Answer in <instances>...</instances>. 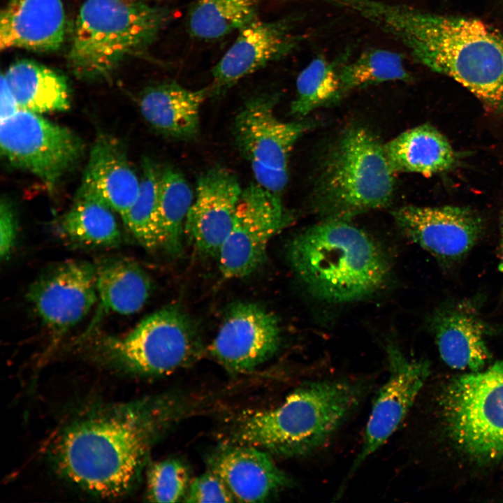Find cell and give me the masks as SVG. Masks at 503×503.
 <instances>
[{
    "instance_id": "cell-26",
    "label": "cell",
    "mask_w": 503,
    "mask_h": 503,
    "mask_svg": "<svg viewBox=\"0 0 503 503\" xmlns=\"http://www.w3.org/2000/svg\"><path fill=\"white\" fill-rule=\"evenodd\" d=\"M114 210L101 198L78 191L71 208L59 222L64 238L81 246L112 247L122 242Z\"/></svg>"
},
{
    "instance_id": "cell-31",
    "label": "cell",
    "mask_w": 503,
    "mask_h": 503,
    "mask_svg": "<svg viewBox=\"0 0 503 503\" xmlns=\"http://www.w3.org/2000/svg\"><path fill=\"white\" fill-rule=\"evenodd\" d=\"M344 59L330 61L317 55L298 74L292 114L304 117L316 108L340 99L339 68Z\"/></svg>"
},
{
    "instance_id": "cell-23",
    "label": "cell",
    "mask_w": 503,
    "mask_h": 503,
    "mask_svg": "<svg viewBox=\"0 0 503 503\" xmlns=\"http://www.w3.org/2000/svg\"><path fill=\"white\" fill-rule=\"evenodd\" d=\"M94 265L99 306L93 324L102 313L130 315L143 307L152 284L138 263L125 257L107 256L99 259Z\"/></svg>"
},
{
    "instance_id": "cell-28",
    "label": "cell",
    "mask_w": 503,
    "mask_h": 503,
    "mask_svg": "<svg viewBox=\"0 0 503 503\" xmlns=\"http://www.w3.org/2000/svg\"><path fill=\"white\" fill-rule=\"evenodd\" d=\"M194 195L189 182L176 168L166 166L161 170L158 217L161 247L172 256L183 248L184 225Z\"/></svg>"
},
{
    "instance_id": "cell-3",
    "label": "cell",
    "mask_w": 503,
    "mask_h": 503,
    "mask_svg": "<svg viewBox=\"0 0 503 503\" xmlns=\"http://www.w3.org/2000/svg\"><path fill=\"white\" fill-rule=\"evenodd\" d=\"M370 387L369 381L358 379L307 382L274 408L245 411L234 417L224 442L254 446L272 456L309 455L330 440Z\"/></svg>"
},
{
    "instance_id": "cell-21",
    "label": "cell",
    "mask_w": 503,
    "mask_h": 503,
    "mask_svg": "<svg viewBox=\"0 0 503 503\" xmlns=\"http://www.w3.org/2000/svg\"><path fill=\"white\" fill-rule=\"evenodd\" d=\"M140 182L121 143L110 135H99L78 191L101 198L123 219L138 196Z\"/></svg>"
},
{
    "instance_id": "cell-25",
    "label": "cell",
    "mask_w": 503,
    "mask_h": 503,
    "mask_svg": "<svg viewBox=\"0 0 503 503\" xmlns=\"http://www.w3.org/2000/svg\"><path fill=\"white\" fill-rule=\"evenodd\" d=\"M2 75L20 110L41 114L66 111L71 106L66 79L43 64L19 61Z\"/></svg>"
},
{
    "instance_id": "cell-36",
    "label": "cell",
    "mask_w": 503,
    "mask_h": 503,
    "mask_svg": "<svg viewBox=\"0 0 503 503\" xmlns=\"http://www.w3.org/2000/svg\"><path fill=\"white\" fill-rule=\"evenodd\" d=\"M500 268L503 273V213L500 219V238L498 247Z\"/></svg>"
},
{
    "instance_id": "cell-19",
    "label": "cell",
    "mask_w": 503,
    "mask_h": 503,
    "mask_svg": "<svg viewBox=\"0 0 503 503\" xmlns=\"http://www.w3.org/2000/svg\"><path fill=\"white\" fill-rule=\"evenodd\" d=\"M272 457L254 446L224 442L208 458V469L224 481L235 501L262 502L293 486Z\"/></svg>"
},
{
    "instance_id": "cell-20",
    "label": "cell",
    "mask_w": 503,
    "mask_h": 503,
    "mask_svg": "<svg viewBox=\"0 0 503 503\" xmlns=\"http://www.w3.org/2000/svg\"><path fill=\"white\" fill-rule=\"evenodd\" d=\"M65 31L61 0H10L1 13L0 48L54 51Z\"/></svg>"
},
{
    "instance_id": "cell-15",
    "label": "cell",
    "mask_w": 503,
    "mask_h": 503,
    "mask_svg": "<svg viewBox=\"0 0 503 503\" xmlns=\"http://www.w3.org/2000/svg\"><path fill=\"white\" fill-rule=\"evenodd\" d=\"M393 216L404 234L444 267L462 260L484 230L481 216L465 207L407 205Z\"/></svg>"
},
{
    "instance_id": "cell-30",
    "label": "cell",
    "mask_w": 503,
    "mask_h": 503,
    "mask_svg": "<svg viewBox=\"0 0 503 503\" xmlns=\"http://www.w3.org/2000/svg\"><path fill=\"white\" fill-rule=\"evenodd\" d=\"M138 196L122 219L138 242L147 249L161 247L158 217L161 170L150 159L142 161Z\"/></svg>"
},
{
    "instance_id": "cell-6",
    "label": "cell",
    "mask_w": 503,
    "mask_h": 503,
    "mask_svg": "<svg viewBox=\"0 0 503 503\" xmlns=\"http://www.w3.org/2000/svg\"><path fill=\"white\" fill-rule=\"evenodd\" d=\"M394 171L384 145L363 127L347 129L328 154L314 191L325 219L348 220L386 207L395 187Z\"/></svg>"
},
{
    "instance_id": "cell-27",
    "label": "cell",
    "mask_w": 503,
    "mask_h": 503,
    "mask_svg": "<svg viewBox=\"0 0 503 503\" xmlns=\"http://www.w3.org/2000/svg\"><path fill=\"white\" fill-rule=\"evenodd\" d=\"M261 0H195L187 16L190 35L201 41L220 39L257 18Z\"/></svg>"
},
{
    "instance_id": "cell-22",
    "label": "cell",
    "mask_w": 503,
    "mask_h": 503,
    "mask_svg": "<svg viewBox=\"0 0 503 503\" xmlns=\"http://www.w3.org/2000/svg\"><path fill=\"white\" fill-rule=\"evenodd\" d=\"M210 96V85L194 90L174 81L166 82L144 90L139 108L145 120L160 133L190 140L198 133L201 107Z\"/></svg>"
},
{
    "instance_id": "cell-13",
    "label": "cell",
    "mask_w": 503,
    "mask_h": 503,
    "mask_svg": "<svg viewBox=\"0 0 503 503\" xmlns=\"http://www.w3.org/2000/svg\"><path fill=\"white\" fill-rule=\"evenodd\" d=\"M388 377L372 407L361 448L347 474H353L395 432L403 421L430 374L423 360L409 359L394 343L386 347Z\"/></svg>"
},
{
    "instance_id": "cell-7",
    "label": "cell",
    "mask_w": 503,
    "mask_h": 503,
    "mask_svg": "<svg viewBox=\"0 0 503 503\" xmlns=\"http://www.w3.org/2000/svg\"><path fill=\"white\" fill-rule=\"evenodd\" d=\"M203 352L196 323L179 305H170L147 316L124 335L98 339L92 356L118 370L162 376L194 363Z\"/></svg>"
},
{
    "instance_id": "cell-10",
    "label": "cell",
    "mask_w": 503,
    "mask_h": 503,
    "mask_svg": "<svg viewBox=\"0 0 503 503\" xmlns=\"http://www.w3.org/2000/svg\"><path fill=\"white\" fill-rule=\"evenodd\" d=\"M0 147L10 166L32 173L50 190L76 166L84 151L72 130L24 110L1 121Z\"/></svg>"
},
{
    "instance_id": "cell-16",
    "label": "cell",
    "mask_w": 503,
    "mask_h": 503,
    "mask_svg": "<svg viewBox=\"0 0 503 503\" xmlns=\"http://www.w3.org/2000/svg\"><path fill=\"white\" fill-rule=\"evenodd\" d=\"M281 342L279 320L262 305L239 302L227 311L210 346L214 358L228 372H252L277 352Z\"/></svg>"
},
{
    "instance_id": "cell-4",
    "label": "cell",
    "mask_w": 503,
    "mask_h": 503,
    "mask_svg": "<svg viewBox=\"0 0 503 503\" xmlns=\"http://www.w3.org/2000/svg\"><path fill=\"white\" fill-rule=\"evenodd\" d=\"M288 258L309 291L329 302L369 296L385 284L389 272L379 247L344 219H325L296 235Z\"/></svg>"
},
{
    "instance_id": "cell-24",
    "label": "cell",
    "mask_w": 503,
    "mask_h": 503,
    "mask_svg": "<svg viewBox=\"0 0 503 503\" xmlns=\"http://www.w3.org/2000/svg\"><path fill=\"white\" fill-rule=\"evenodd\" d=\"M394 173H414L430 177L451 168L455 152L445 136L429 124L408 129L384 145Z\"/></svg>"
},
{
    "instance_id": "cell-12",
    "label": "cell",
    "mask_w": 503,
    "mask_h": 503,
    "mask_svg": "<svg viewBox=\"0 0 503 503\" xmlns=\"http://www.w3.org/2000/svg\"><path fill=\"white\" fill-rule=\"evenodd\" d=\"M26 298L45 326L60 337L98 301L94 263L69 260L52 266L29 286Z\"/></svg>"
},
{
    "instance_id": "cell-9",
    "label": "cell",
    "mask_w": 503,
    "mask_h": 503,
    "mask_svg": "<svg viewBox=\"0 0 503 503\" xmlns=\"http://www.w3.org/2000/svg\"><path fill=\"white\" fill-rule=\"evenodd\" d=\"M277 100L276 95L269 94L249 98L235 118L233 134L256 183L280 195L288 182L291 152L311 124L278 119L274 110Z\"/></svg>"
},
{
    "instance_id": "cell-18",
    "label": "cell",
    "mask_w": 503,
    "mask_h": 503,
    "mask_svg": "<svg viewBox=\"0 0 503 503\" xmlns=\"http://www.w3.org/2000/svg\"><path fill=\"white\" fill-rule=\"evenodd\" d=\"M479 309L475 300L447 302L429 319L439 355L452 368L481 370L489 358L486 337L503 330L485 321Z\"/></svg>"
},
{
    "instance_id": "cell-35",
    "label": "cell",
    "mask_w": 503,
    "mask_h": 503,
    "mask_svg": "<svg viewBox=\"0 0 503 503\" xmlns=\"http://www.w3.org/2000/svg\"><path fill=\"white\" fill-rule=\"evenodd\" d=\"M0 92V119L1 121L15 115L20 108L13 94L2 74L1 75Z\"/></svg>"
},
{
    "instance_id": "cell-5",
    "label": "cell",
    "mask_w": 503,
    "mask_h": 503,
    "mask_svg": "<svg viewBox=\"0 0 503 503\" xmlns=\"http://www.w3.org/2000/svg\"><path fill=\"white\" fill-rule=\"evenodd\" d=\"M170 11L136 0H86L78 15L68 64L79 78H106L126 57L145 51Z\"/></svg>"
},
{
    "instance_id": "cell-11",
    "label": "cell",
    "mask_w": 503,
    "mask_h": 503,
    "mask_svg": "<svg viewBox=\"0 0 503 503\" xmlns=\"http://www.w3.org/2000/svg\"><path fill=\"white\" fill-rule=\"evenodd\" d=\"M292 219L279 195L256 182L243 189L233 226L217 255L224 277L241 278L255 272L266 258L270 240Z\"/></svg>"
},
{
    "instance_id": "cell-17",
    "label": "cell",
    "mask_w": 503,
    "mask_h": 503,
    "mask_svg": "<svg viewBox=\"0 0 503 503\" xmlns=\"http://www.w3.org/2000/svg\"><path fill=\"white\" fill-rule=\"evenodd\" d=\"M242 189L235 175L221 166L200 175L184 225V233L198 253L217 257L233 226Z\"/></svg>"
},
{
    "instance_id": "cell-32",
    "label": "cell",
    "mask_w": 503,
    "mask_h": 503,
    "mask_svg": "<svg viewBox=\"0 0 503 503\" xmlns=\"http://www.w3.org/2000/svg\"><path fill=\"white\" fill-rule=\"evenodd\" d=\"M191 481L188 467L182 460L168 458L156 462L147 472V497L154 502H184Z\"/></svg>"
},
{
    "instance_id": "cell-14",
    "label": "cell",
    "mask_w": 503,
    "mask_h": 503,
    "mask_svg": "<svg viewBox=\"0 0 503 503\" xmlns=\"http://www.w3.org/2000/svg\"><path fill=\"white\" fill-rule=\"evenodd\" d=\"M298 22L296 15L270 21L257 17L239 30L212 70L211 96L224 94L241 79L296 50L304 40L296 32Z\"/></svg>"
},
{
    "instance_id": "cell-2",
    "label": "cell",
    "mask_w": 503,
    "mask_h": 503,
    "mask_svg": "<svg viewBox=\"0 0 503 503\" xmlns=\"http://www.w3.org/2000/svg\"><path fill=\"white\" fill-rule=\"evenodd\" d=\"M374 25L418 63L462 85L487 105L503 109V34L479 20L382 1Z\"/></svg>"
},
{
    "instance_id": "cell-8",
    "label": "cell",
    "mask_w": 503,
    "mask_h": 503,
    "mask_svg": "<svg viewBox=\"0 0 503 503\" xmlns=\"http://www.w3.org/2000/svg\"><path fill=\"white\" fill-rule=\"evenodd\" d=\"M442 407L448 432L464 453L485 461L503 458V360L454 379Z\"/></svg>"
},
{
    "instance_id": "cell-1",
    "label": "cell",
    "mask_w": 503,
    "mask_h": 503,
    "mask_svg": "<svg viewBox=\"0 0 503 503\" xmlns=\"http://www.w3.org/2000/svg\"><path fill=\"white\" fill-rule=\"evenodd\" d=\"M175 393L96 409L61 430L50 448L57 471L96 495L115 497L136 484L153 445L188 412Z\"/></svg>"
},
{
    "instance_id": "cell-34",
    "label": "cell",
    "mask_w": 503,
    "mask_h": 503,
    "mask_svg": "<svg viewBox=\"0 0 503 503\" xmlns=\"http://www.w3.org/2000/svg\"><path fill=\"white\" fill-rule=\"evenodd\" d=\"M18 223L15 205L8 197L0 203V257L8 261L16 245Z\"/></svg>"
},
{
    "instance_id": "cell-29",
    "label": "cell",
    "mask_w": 503,
    "mask_h": 503,
    "mask_svg": "<svg viewBox=\"0 0 503 503\" xmlns=\"http://www.w3.org/2000/svg\"><path fill=\"white\" fill-rule=\"evenodd\" d=\"M340 98L353 90L387 82H409L412 78L399 53L386 49L363 52L339 68Z\"/></svg>"
},
{
    "instance_id": "cell-33",
    "label": "cell",
    "mask_w": 503,
    "mask_h": 503,
    "mask_svg": "<svg viewBox=\"0 0 503 503\" xmlns=\"http://www.w3.org/2000/svg\"><path fill=\"white\" fill-rule=\"evenodd\" d=\"M224 481L213 471H207L191 481L184 502H234Z\"/></svg>"
}]
</instances>
